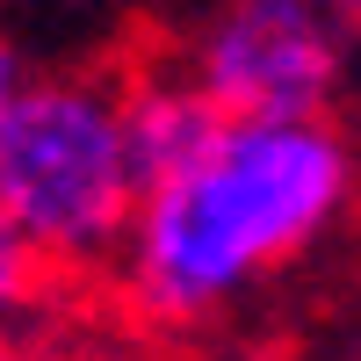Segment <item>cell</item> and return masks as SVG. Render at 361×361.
<instances>
[{
	"label": "cell",
	"mask_w": 361,
	"mask_h": 361,
	"mask_svg": "<svg viewBox=\"0 0 361 361\" xmlns=\"http://www.w3.org/2000/svg\"><path fill=\"white\" fill-rule=\"evenodd\" d=\"M361 202V152L333 116L217 123L188 166L137 195L109 267L116 325L145 340H209L260 289L304 267Z\"/></svg>",
	"instance_id": "1"
},
{
	"label": "cell",
	"mask_w": 361,
	"mask_h": 361,
	"mask_svg": "<svg viewBox=\"0 0 361 361\" xmlns=\"http://www.w3.org/2000/svg\"><path fill=\"white\" fill-rule=\"evenodd\" d=\"M145 195L116 73H29L0 109V209L58 289H102Z\"/></svg>",
	"instance_id": "2"
},
{
	"label": "cell",
	"mask_w": 361,
	"mask_h": 361,
	"mask_svg": "<svg viewBox=\"0 0 361 361\" xmlns=\"http://www.w3.org/2000/svg\"><path fill=\"white\" fill-rule=\"evenodd\" d=\"M166 58L224 123H311L347 94V22L318 0H217Z\"/></svg>",
	"instance_id": "3"
},
{
	"label": "cell",
	"mask_w": 361,
	"mask_h": 361,
	"mask_svg": "<svg viewBox=\"0 0 361 361\" xmlns=\"http://www.w3.org/2000/svg\"><path fill=\"white\" fill-rule=\"evenodd\" d=\"M116 94H123V137H130V159H137L145 188L166 180L173 166H188L224 123L173 58H145V66L116 73Z\"/></svg>",
	"instance_id": "4"
},
{
	"label": "cell",
	"mask_w": 361,
	"mask_h": 361,
	"mask_svg": "<svg viewBox=\"0 0 361 361\" xmlns=\"http://www.w3.org/2000/svg\"><path fill=\"white\" fill-rule=\"evenodd\" d=\"M58 304H66V289L51 282V267H44L37 246L22 238V224L0 209V333L44 340L51 325H58Z\"/></svg>",
	"instance_id": "5"
},
{
	"label": "cell",
	"mask_w": 361,
	"mask_h": 361,
	"mask_svg": "<svg viewBox=\"0 0 361 361\" xmlns=\"http://www.w3.org/2000/svg\"><path fill=\"white\" fill-rule=\"evenodd\" d=\"M37 361H173V354L116 318H58L37 340Z\"/></svg>",
	"instance_id": "6"
},
{
	"label": "cell",
	"mask_w": 361,
	"mask_h": 361,
	"mask_svg": "<svg viewBox=\"0 0 361 361\" xmlns=\"http://www.w3.org/2000/svg\"><path fill=\"white\" fill-rule=\"evenodd\" d=\"M29 80V66H22V51H15V37H8V29H0V109H8L15 102V87Z\"/></svg>",
	"instance_id": "7"
},
{
	"label": "cell",
	"mask_w": 361,
	"mask_h": 361,
	"mask_svg": "<svg viewBox=\"0 0 361 361\" xmlns=\"http://www.w3.org/2000/svg\"><path fill=\"white\" fill-rule=\"evenodd\" d=\"M0 361H37V340H15V333H0Z\"/></svg>",
	"instance_id": "8"
},
{
	"label": "cell",
	"mask_w": 361,
	"mask_h": 361,
	"mask_svg": "<svg viewBox=\"0 0 361 361\" xmlns=\"http://www.w3.org/2000/svg\"><path fill=\"white\" fill-rule=\"evenodd\" d=\"M202 361H275V354H260V347H209Z\"/></svg>",
	"instance_id": "9"
},
{
	"label": "cell",
	"mask_w": 361,
	"mask_h": 361,
	"mask_svg": "<svg viewBox=\"0 0 361 361\" xmlns=\"http://www.w3.org/2000/svg\"><path fill=\"white\" fill-rule=\"evenodd\" d=\"M318 8H325V15H333V22H347V29L361 22V0H318Z\"/></svg>",
	"instance_id": "10"
}]
</instances>
